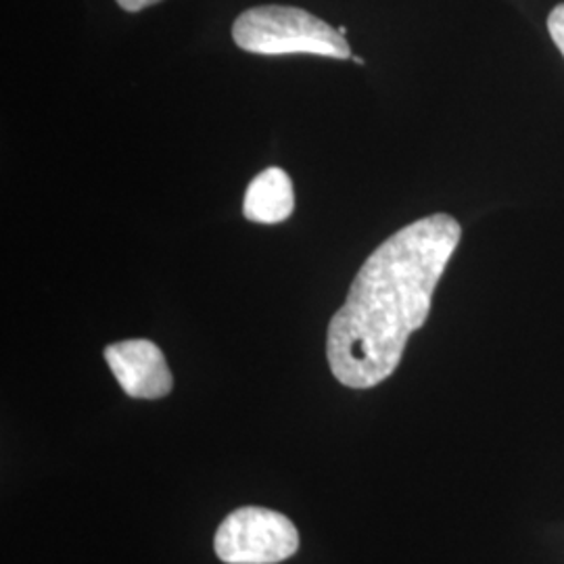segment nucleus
Here are the masks:
<instances>
[{
    "mask_svg": "<svg viewBox=\"0 0 564 564\" xmlns=\"http://www.w3.org/2000/svg\"><path fill=\"white\" fill-rule=\"evenodd\" d=\"M460 239L454 216L433 214L372 251L328 324L326 358L339 383L370 389L398 370L410 335L429 318L433 293Z\"/></svg>",
    "mask_w": 564,
    "mask_h": 564,
    "instance_id": "1",
    "label": "nucleus"
},
{
    "mask_svg": "<svg viewBox=\"0 0 564 564\" xmlns=\"http://www.w3.org/2000/svg\"><path fill=\"white\" fill-rule=\"evenodd\" d=\"M237 46L256 55H318L349 59L351 51L339 30L316 15L281 4L253 7L232 25Z\"/></svg>",
    "mask_w": 564,
    "mask_h": 564,
    "instance_id": "2",
    "label": "nucleus"
},
{
    "mask_svg": "<svg viewBox=\"0 0 564 564\" xmlns=\"http://www.w3.org/2000/svg\"><path fill=\"white\" fill-rule=\"evenodd\" d=\"M214 547L226 564H276L297 552L300 533L281 512L245 506L224 519Z\"/></svg>",
    "mask_w": 564,
    "mask_h": 564,
    "instance_id": "3",
    "label": "nucleus"
},
{
    "mask_svg": "<svg viewBox=\"0 0 564 564\" xmlns=\"http://www.w3.org/2000/svg\"><path fill=\"white\" fill-rule=\"evenodd\" d=\"M105 360L126 395L134 400H160L174 387L165 356L155 343L147 339L113 343L105 349Z\"/></svg>",
    "mask_w": 564,
    "mask_h": 564,
    "instance_id": "4",
    "label": "nucleus"
},
{
    "mask_svg": "<svg viewBox=\"0 0 564 564\" xmlns=\"http://www.w3.org/2000/svg\"><path fill=\"white\" fill-rule=\"evenodd\" d=\"M293 182L281 167H268L247 186L242 212L249 223L281 224L293 214Z\"/></svg>",
    "mask_w": 564,
    "mask_h": 564,
    "instance_id": "5",
    "label": "nucleus"
},
{
    "mask_svg": "<svg viewBox=\"0 0 564 564\" xmlns=\"http://www.w3.org/2000/svg\"><path fill=\"white\" fill-rule=\"evenodd\" d=\"M547 30H550V36L554 44L558 46V51L563 53L564 57V4H558L550 18H547Z\"/></svg>",
    "mask_w": 564,
    "mask_h": 564,
    "instance_id": "6",
    "label": "nucleus"
},
{
    "mask_svg": "<svg viewBox=\"0 0 564 564\" xmlns=\"http://www.w3.org/2000/svg\"><path fill=\"white\" fill-rule=\"evenodd\" d=\"M158 2H162V0H118L121 9L128 11V13H139L142 9H147L151 4H158Z\"/></svg>",
    "mask_w": 564,
    "mask_h": 564,
    "instance_id": "7",
    "label": "nucleus"
},
{
    "mask_svg": "<svg viewBox=\"0 0 564 564\" xmlns=\"http://www.w3.org/2000/svg\"><path fill=\"white\" fill-rule=\"evenodd\" d=\"M354 61H356V63H358V65H364L362 57H356V59H354Z\"/></svg>",
    "mask_w": 564,
    "mask_h": 564,
    "instance_id": "8",
    "label": "nucleus"
}]
</instances>
